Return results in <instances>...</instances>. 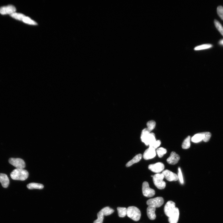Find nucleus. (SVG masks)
<instances>
[{"label":"nucleus","instance_id":"1","mask_svg":"<svg viewBox=\"0 0 223 223\" xmlns=\"http://www.w3.org/2000/svg\"><path fill=\"white\" fill-rule=\"evenodd\" d=\"M141 138L142 141L146 146L151 145L156 141L155 134L153 133H150L147 128L142 131Z\"/></svg>","mask_w":223,"mask_h":223},{"label":"nucleus","instance_id":"2","mask_svg":"<svg viewBox=\"0 0 223 223\" xmlns=\"http://www.w3.org/2000/svg\"><path fill=\"white\" fill-rule=\"evenodd\" d=\"M29 176V173L27 170L20 169H16L10 174V176L14 180L24 181Z\"/></svg>","mask_w":223,"mask_h":223},{"label":"nucleus","instance_id":"3","mask_svg":"<svg viewBox=\"0 0 223 223\" xmlns=\"http://www.w3.org/2000/svg\"><path fill=\"white\" fill-rule=\"evenodd\" d=\"M127 215L132 220L137 221L140 219L141 213L140 209L137 207H130L127 208Z\"/></svg>","mask_w":223,"mask_h":223},{"label":"nucleus","instance_id":"4","mask_svg":"<svg viewBox=\"0 0 223 223\" xmlns=\"http://www.w3.org/2000/svg\"><path fill=\"white\" fill-rule=\"evenodd\" d=\"M164 178L163 175L162 173L156 174L153 177V182L155 185L159 189H164L166 186V183L164 181Z\"/></svg>","mask_w":223,"mask_h":223},{"label":"nucleus","instance_id":"5","mask_svg":"<svg viewBox=\"0 0 223 223\" xmlns=\"http://www.w3.org/2000/svg\"><path fill=\"white\" fill-rule=\"evenodd\" d=\"M164 203V199L161 197L150 199L147 201V204L148 206L155 208L160 207Z\"/></svg>","mask_w":223,"mask_h":223},{"label":"nucleus","instance_id":"6","mask_svg":"<svg viewBox=\"0 0 223 223\" xmlns=\"http://www.w3.org/2000/svg\"><path fill=\"white\" fill-rule=\"evenodd\" d=\"M142 190L143 196L147 197H153L155 194V190L150 188L149 184L147 182L143 183Z\"/></svg>","mask_w":223,"mask_h":223},{"label":"nucleus","instance_id":"7","mask_svg":"<svg viewBox=\"0 0 223 223\" xmlns=\"http://www.w3.org/2000/svg\"><path fill=\"white\" fill-rule=\"evenodd\" d=\"M9 163L16 169H23L26 167L25 163L24 161L20 158H10L9 160Z\"/></svg>","mask_w":223,"mask_h":223},{"label":"nucleus","instance_id":"8","mask_svg":"<svg viewBox=\"0 0 223 223\" xmlns=\"http://www.w3.org/2000/svg\"><path fill=\"white\" fill-rule=\"evenodd\" d=\"M176 208L175 203L172 201H169L165 204L164 208L165 214L169 217L173 213Z\"/></svg>","mask_w":223,"mask_h":223},{"label":"nucleus","instance_id":"9","mask_svg":"<svg viewBox=\"0 0 223 223\" xmlns=\"http://www.w3.org/2000/svg\"><path fill=\"white\" fill-rule=\"evenodd\" d=\"M165 178L168 181H175L178 180V176L176 174L168 170H165L162 173Z\"/></svg>","mask_w":223,"mask_h":223},{"label":"nucleus","instance_id":"10","mask_svg":"<svg viewBox=\"0 0 223 223\" xmlns=\"http://www.w3.org/2000/svg\"><path fill=\"white\" fill-rule=\"evenodd\" d=\"M164 168V165L161 162H158L154 164L150 165L148 166L149 170L154 173L157 174L163 171Z\"/></svg>","mask_w":223,"mask_h":223},{"label":"nucleus","instance_id":"11","mask_svg":"<svg viewBox=\"0 0 223 223\" xmlns=\"http://www.w3.org/2000/svg\"><path fill=\"white\" fill-rule=\"evenodd\" d=\"M16 9L14 6L9 5L0 8V14L2 15H10L15 12Z\"/></svg>","mask_w":223,"mask_h":223},{"label":"nucleus","instance_id":"12","mask_svg":"<svg viewBox=\"0 0 223 223\" xmlns=\"http://www.w3.org/2000/svg\"><path fill=\"white\" fill-rule=\"evenodd\" d=\"M156 155L155 149L152 147H149L144 152L143 158L144 159L148 160L154 158Z\"/></svg>","mask_w":223,"mask_h":223},{"label":"nucleus","instance_id":"13","mask_svg":"<svg viewBox=\"0 0 223 223\" xmlns=\"http://www.w3.org/2000/svg\"><path fill=\"white\" fill-rule=\"evenodd\" d=\"M179 156L176 152H172L170 156L167 160V161L169 164L174 165L177 164L180 160Z\"/></svg>","mask_w":223,"mask_h":223},{"label":"nucleus","instance_id":"14","mask_svg":"<svg viewBox=\"0 0 223 223\" xmlns=\"http://www.w3.org/2000/svg\"><path fill=\"white\" fill-rule=\"evenodd\" d=\"M179 209L178 208L176 207L172 214L169 217V222L170 223H177L179 219Z\"/></svg>","mask_w":223,"mask_h":223},{"label":"nucleus","instance_id":"15","mask_svg":"<svg viewBox=\"0 0 223 223\" xmlns=\"http://www.w3.org/2000/svg\"><path fill=\"white\" fill-rule=\"evenodd\" d=\"M0 182L3 188H6L9 184V180L6 174H0Z\"/></svg>","mask_w":223,"mask_h":223},{"label":"nucleus","instance_id":"16","mask_svg":"<svg viewBox=\"0 0 223 223\" xmlns=\"http://www.w3.org/2000/svg\"><path fill=\"white\" fill-rule=\"evenodd\" d=\"M156 208L148 206L147 209V213L149 219L151 220H154L156 218L155 214Z\"/></svg>","mask_w":223,"mask_h":223},{"label":"nucleus","instance_id":"17","mask_svg":"<svg viewBox=\"0 0 223 223\" xmlns=\"http://www.w3.org/2000/svg\"><path fill=\"white\" fill-rule=\"evenodd\" d=\"M142 157V155L141 154L137 155L132 159L129 161L126 164V166L127 167H130L133 164L139 162L141 159Z\"/></svg>","mask_w":223,"mask_h":223},{"label":"nucleus","instance_id":"18","mask_svg":"<svg viewBox=\"0 0 223 223\" xmlns=\"http://www.w3.org/2000/svg\"><path fill=\"white\" fill-rule=\"evenodd\" d=\"M27 188L29 189H42L44 188L43 184L36 183H31L28 184L27 186Z\"/></svg>","mask_w":223,"mask_h":223},{"label":"nucleus","instance_id":"19","mask_svg":"<svg viewBox=\"0 0 223 223\" xmlns=\"http://www.w3.org/2000/svg\"><path fill=\"white\" fill-rule=\"evenodd\" d=\"M203 134L202 133H200L195 135L191 138L192 142L198 143L201 142L203 140Z\"/></svg>","mask_w":223,"mask_h":223},{"label":"nucleus","instance_id":"20","mask_svg":"<svg viewBox=\"0 0 223 223\" xmlns=\"http://www.w3.org/2000/svg\"><path fill=\"white\" fill-rule=\"evenodd\" d=\"M118 216L120 217L123 218L127 215V209L125 207H118L117 208Z\"/></svg>","mask_w":223,"mask_h":223},{"label":"nucleus","instance_id":"21","mask_svg":"<svg viewBox=\"0 0 223 223\" xmlns=\"http://www.w3.org/2000/svg\"><path fill=\"white\" fill-rule=\"evenodd\" d=\"M100 211L104 216H108L112 214L114 211L109 207H106L103 208Z\"/></svg>","mask_w":223,"mask_h":223},{"label":"nucleus","instance_id":"22","mask_svg":"<svg viewBox=\"0 0 223 223\" xmlns=\"http://www.w3.org/2000/svg\"><path fill=\"white\" fill-rule=\"evenodd\" d=\"M191 137L188 136L185 138L182 144V148L184 149H187L189 148L191 146Z\"/></svg>","mask_w":223,"mask_h":223},{"label":"nucleus","instance_id":"23","mask_svg":"<svg viewBox=\"0 0 223 223\" xmlns=\"http://www.w3.org/2000/svg\"><path fill=\"white\" fill-rule=\"evenodd\" d=\"M11 17L16 20L22 21L23 19L26 16L23 14L16 13H14L10 15Z\"/></svg>","mask_w":223,"mask_h":223},{"label":"nucleus","instance_id":"24","mask_svg":"<svg viewBox=\"0 0 223 223\" xmlns=\"http://www.w3.org/2000/svg\"><path fill=\"white\" fill-rule=\"evenodd\" d=\"M213 46L212 44H205L196 47L194 48L195 50H200L209 49Z\"/></svg>","mask_w":223,"mask_h":223},{"label":"nucleus","instance_id":"25","mask_svg":"<svg viewBox=\"0 0 223 223\" xmlns=\"http://www.w3.org/2000/svg\"><path fill=\"white\" fill-rule=\"evenodd\" d=\"M167 150L166 149L163 148H158L156 151L158 157L161 158L167 153Z\"/></svg>","mask_w":223,"mask_h":223},{"label":"nucleus","instance_id":"26","mask_svg":"<svg viewBox=\"0 0 223 223\" xmlns=\"http://www.w3.org/2000/svg\"><path fill=\"white\" fill-rule=\"evenodd\" d=\"M147 129L151 132V131L155 128L156 125V123L153 120H150V121L147 123Z\"/></svg>","mask_w":223,"mask_h":223},{"label":"nucleus","instance_id":"27","mask_svg":"<svg viewBox=\"0 0 223 223\" xmlns=\"http://www.w3.org/2000/svg\"><path fill=\"white\" fill-rule=\"evenodd\" d=\"M104 215L100 211L98 214V218L95 220L93 223H102L104 219Z\"/></svg>","mask_w":223,"mask_h":223},{"label":"nucleus","instance_id":"28","mask_svg":"<svg viewBox=\"0 0 223 223\" xmlns=\"http://www.w3.org/2000/svg\"><path fill=\"white\" fill-rule=\"evenodd\" d=\"M214 23L217 29H218L219 32L223 36V27L221 25V24L218 21L216 20H214Z\"/></svg>","mask_w":223,"mask_h":223},{"label":"nucleus","instance_id":"29","mask_svg":"<svg viewBox=\"0 0 223 223\" xmlns=\"http://www.w3.org/2000/svg\"><path fill=\"white\" fill-rule=\"evenodd\" d=\"M203 141L204 142H208L211 138V134L209 132H203Z\"/></svg>","mask_w":223,"mask_h":223},{"label":"nucleus","instance_id":"30","mask_svg":"<svg viewBox=\"0 0 223 223\" xmlns=\"http://www.w3.org/2000/svg\"><path fill=\"white\" fill-rule=\"evenodd\" d=\"M179 173H178V179L179 180V181L181 184H184V180L183 177V175L181 171V169L180 167L178 169Z\"/></svg>","mask_w":223,"mask_h":223},{"label":"nucleus","instance_id":"31","mask_svg":"<svg viewBox=\"0 0 223 223\" xmlns=\"http://www.w3.org/2000/svg\"><path fill=\"white\" fill-rule=\"evenodd\" d=\"M24 22L30 24L36 25L37 24V23L30 19L29 18L25 16L23 19V21Z\"/></svg>","mask_w":223,"mask_h":223},{"label":"nucleus","instance_id":"32","mask_svg":"<svg viewBox=\"0 0 223 223\" xmlns=\"http://www.w3.org/2000/svg\"><path fill=\"white\" fill-rule=\"evenodd\" d=\"M217 12L222 19L223 20V7L222 6H220L218 7L217 9Z\"/></svg>","mask_w":223,"mask_h":223},{"label":"nucleus","instance_id":"33","mask_svg":"<svg viewBox=\"0 0 223 223\" xmlns=\"http://www.w3.org/2000/svg\"><path fill=\"white\" fill-rule=\"evenodd\" d=\"M161 143V142L160 141L158 140L156 141L155 142L151 145L149 146V147H152L155 149L159 147Z\"/></svg>","mask_w":223,"mask_h":223},{"label":"nucleus","instance_id":"34","mask_svg":"<svg viewBox=\"0 0 223 223\" xmlns=\"http://www.w3.org/2000/svg\"><path fill=\"white\" fill-rule=\"evenodd\" d=\"M219 43L220 44L223 45V40L220 41L219 42Z\"/></svg>","mask_w":223,"mask_h":223}]
</instances>
